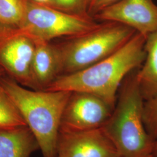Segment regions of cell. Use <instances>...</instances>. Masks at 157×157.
Masks as SVG:
<instances>
[{"mask_svg":"<svg viewBox=\"0 0 157 157\" xmlns=\"http://www.w3.org/2000/svg\"><path fill=\"white\" fill-rule=\"evenodd\" d=\"M146 39L136 32L109 56L82 70L59 76L45 90L90 93L115 108L124 78L145 60Z\"/></svg>","mask_w":157,"mask_h":157,"instance_id":"cell-1","label":"cell"},{"mask_svg":"<svg viewBox=\"0 0 157 157\" xmlns=\"http://www.w3.org/2000/svg\"><path fill=\"white\" fill-rule=\"evenodd\" d=\"M0 84L37 139L43 157H57L61 119L72 92L29 90L4 76Z\"/></svg>","mask_w":157,"mask_h":157,"instance_id":"cell-2","label":"cell"},{"mask_svg":"<svg viewBox=\"0 0 157 157\" xmlns=\"http://www.w3.org/2000/svg\"><path fill=\"white\" fill-rule=\"evenodd\" d=\"M144 99L134 75L124 81L102 129L122 157H152L154 141L143 121Z\"/></svg>","mask_w":157,"mask_h":157,"instance_id":"cell-3","label":"cell"},{"mask_svg":"<svg viewBox=\"0 0 157 157\" xmlns=\"http://www.w3.org/2000/svg\"><path fill=\"white\" fill-rule=\"evenodd\" d=\"M136 33L122 24L104 22L87 33L57 44L61 75L77 72L100 61L121 48Z\"/></svg>","mask_w":157,"mask_h":157,"instance_id":"cell-4","label":"cell"},{"mask_svg":"<svg viewBox=\"0 0 157 157\" xmlns=\"http://www.w3.org/2000/svg\"><path fill=\"white\" fill-rule=\"evenodd\" d=\"M100 23L92 17L73 16L29 0L25 17L17 29L35 43H50L56 38H70L87 33Z\"/></svg>","mask_w":157,"mask_h":157,"instance_id":"cell-5","label":"cell"},{"mask_svg":"<svg viewBox=\"0 0 157 157\" xmlns=\"http://www.w3.org/2000/svg\"><path fill=\"white\" fill-rule=\"evenodd\" d=\"M36 44L16 28L0 24V67L18 83L32 88Z\"/></svg>","mask_w":157,"mask_h":157,"instance_id":"cell-6","label":"cell"},{"mask_svg":"<svg viewBox=\"0 0 157 157\" xmlns=\"http://www.w3.org/2000/svg\"><path fill=\"white\" fill-rule=\"evenodd\" d=\"M113 109L97 95L72 92L62 115L60 129L82 131L101 128Z\"/></svg>","mask_w":157,"mask_h":157,"instance_id":"cell-7","label":"cell"},{"mask_svg":"<svg viewBox=\"0 0 157 157\" xmlns=\"http://www.w3.org/2000/svg\"><path fill=\"white\" fill-rule=\"evenodd\" d=\"M57 157H122L102 128L82 131L60 129Z\"/></svg>","mask_w":157,"mask_h":157,"instance_id":"cell-8","label":"cell"},{"mask_svg":"<svg viewBox=\"0 0 157 157\" xmlns=\"http://www.w3.org/2000/svg\"><path fill=\"white\" fill-rule=\"evenodd\" d=\"M94 19L122 24L147 37L157 30V6L153 0H119L101 10Z\"/></svg>","mask_w":157,"mask_h":157,"instance_id":"cell-9","label":"cell"},{"mask_svg":"<svg viewBox=\"0 0 157 157\" xmlns=\"http://www.w3.org/2000/svg\"><path fill=\"white\" fill-rule=\"evenodd\" d=\"M36 44L32 67L33 90H45L61 75V63L56 45L41 42Z\"/></svg>","mask_w":157,"mask_h":157,"instance_id":"cell-10","label":"cell"},{"mask_svg":"<svg viewBox=\"0 0 157 157\" xmlns=\"http://www.w3.org/2000/svg\"><path fill=\"white\" fill-rule=\"evenodd\" d=\"M40 149L28 127L0 129V157H30Z\"/></svg>","mask_w":157,"mask_h":157,"instance_id":"cell-11","label":"cell"},{"mask_svg":"<svg viewBox=\"0 0 157 157\" xmlns=\"http://www.w3.org/2000/svg\"><path fill=\"white\" fill-rule=\"evenodd\" d=\"M145 51L144 63L135 76L146 101L157 94V30L147 36Z\"/></svg>","mask_w":157,"mask_h":157,"instance_id":"cell-12","label":"cell"},{"mask_svg":"<svg viewBox=\"0 0 157 157\" xmlns=\"http://www.w3.org/2000/svg\"><path fill=\"white\" fill-rule=\"evenodd\" d=\"M29 0H0V24L17 28L25 17Z\"/></svg>","mask_w":157,"mask_h":157,"instance_id":"cell-13","label":"cell"},{"mask_svg":"<svg viewBox=\"0 0 157 157\" xmlns=\"http://www.w3.org/2000/svg\"><path fill=\"white\" fill-rule=\"evenodd\" d=\"M26 126L21 112L0 84V129Z\"/></svg>","mask_w":157,"mask_h":157,"instance_id":"cell-14","label":"cell"},{"mask_svg":"<svg viewBox=\"0 0 157 157\" xmlns=\"http://www.w3.org/2000/svg\"><path fill=\"white\" fill-rule=\"evenodd\" d=\"M90 2L91 0H48L45 5L73 16L91 17L88 13Z\"/></svg>","mask_w":157,"mask_h":157,"instance_id":"cell-15","label":"cell"},{"mask_svg":"<svg viewBox=\"0 0 157 157\" xmlns=\"http://www.w3.org/2000/svg\"><path fill=\"white\" fill-rule=\"evenodd\" d=\"M143 121L148 135L153 140H157V94L144 101Z\"/></svg>","mask_w":157,"mask_h":157,"instance_id":"cell-16","label":"cell"},{"mask_svg":"<svg viewBox=\"0 0 157 157\" xmlns=\"http://www.w3.org/2000/svg\"><path fill=\"white\" fill-rule=\"evenodd\" d=\"M119 0H91L89 8L88 13L90 17L94 18V17L103 9Z\"/></svg>","mask_w":157,"mask_h":157,"instance_id":"cell-17","label":"cell"},{"mask_svg":"<svg viewBox=\"0 0 157 157\" xmlns=\"http://www.w3.org/2000/svg\"><path fill=\"white\" fill-rule=\"evenodd\" d=\"M152 157H157V140L154 141L152 151Z\"/></svg>","mask_w":157,"mask_h":157,"instance_id":"cell-18","label":"cell"},{"mask_svg":"<svg viewBox=\"0 0 157 157\" xmlns=\"http://www.w3.org/2000/svg\"><path fill=\"white\" fill-rule=\"evenodd\" d=\"M36 2H37V3H40V4H45L48 0H32Z\"/></svg>","mask_w":157,"mask_h":157,"instance_id":"cell-19","label":"cell"},{"mask_svg":"<svg viewBox=\"0 0 157 157\" xmlns=\"http://www.w3.org/2000/svg\"><path fill=\"white\" fill-rule=\"evenodd\" d=\"M4 73H5V71L2 67H0V79L4 76Z\"/></svg>","mask_w":157,"mask_h":157,"instance_id":"cell-20","label":"cell"}]
</instances>
